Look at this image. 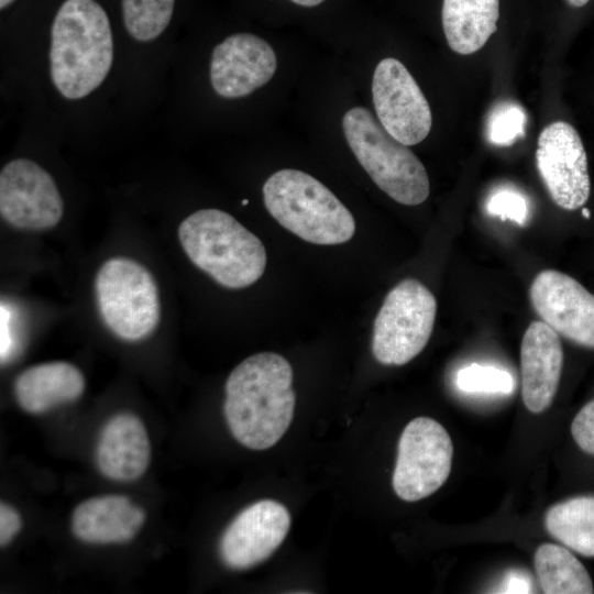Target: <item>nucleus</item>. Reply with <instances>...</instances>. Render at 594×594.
Wrapping results in <instances>:
<instances>
[{"mask_svg": "<svg viewBox=\"0 0 594 594\" xmlns=\"http://www.w3.org/2000/svg\"><path fill=\"white\" fill-rule=\"evenodd\" d=\"M276 66V54L265 40L251 33H235L213 48L210 81L219 96L240 98L270 81Z\"/></svg>", "mask_w": 594, "mask_h": 594, "instance_id": "4468645a", "label": "nucleus"}, {"mask_svg": "<svg viewBox=\"0 0 594 594\" xmlns=\"http://www.w3.org/2000/svg\"><path fill=\"white\" fill-rule=\"evenodd\" d=\"M373 103L382 127L405 145L424 141L430 132L429 103L408 69L398 59H382L373 75Z\"/></svg>", "mask_w": 594, "mask_h": 594, "instance_id": "9d476101", "label": "nucleus"}, {"mask_svg": "<svg viewBox=\"0 0 594 594\" xmlns=\"http://www.w3.org/2000/svg\"><path fill=\"white\" fill-rule=\"evenodd\" d=\"M498 18L499 0H443V32L458 54L481 50L496 32Z\"/></svg>", "mask_w": 594, "mask_h": 594, "instance_id": "6ab92c4d", "label": "nucleus"}, {"mask_svg": "<svg viewBox=\"0 0 594 594\" xmlns=\"http://www.w3.org/2000/svg\"><path fill=\"white\" fill-rule=\"evenodd\" d=\"M22 520L19 513L6 503L0 504V544L7 546L20 531Z\"/></svg>", "mask_w": 594, "mask_h": 594, "instance_id": "bb28decb", "label": "nucleus"}, {"mask_svg": "<svg viewBox=\"0 0 594 594\" xmlns=\"http://www.w3.org/2000/svg\"><path fill=\"white\" fill-rule=\"evenodd\" d=\"M146 518L144 509L124 495L81 502L73 512L74 536L88 543H122L135 537Z\"/></svg>", "mask_w": 594, "mask_h": 594, "instance_id": "f3484780", "label": "nucleus"}, {"mask_svg": "<svg viewBox=\"0 0 594 594\" xmlns=\"http://www.w3.org/2000/svg\"><path fill=\"white\" fill-rule=\"evenodd\" d=\"M534 585L530 576L519 570L509 571L498 586L497 593H532Z\"/></svg>", "mask_w": 594, "mask_h": 594, "instance_id": "cd10ccee", "label": "nucleus"}, {"mask_svg": "<svg viewBox=\"0 0 594 594\" xmlns=\"http://www.w3.org/2000/svg\"><path fill=\"white\" fill-rule=\"evenodd\" d=\"M345 140L373 182L392 199L416 206L430 191L427 170L407 145L395 140L364 107H354L342 119Z\"/></svg>", "mask_w": 594, "mask_h": 594, "instance_id": "39448f33", "label": "nucleus"}, {"mask_svg": "<svg viewBox=\"0 0 594 594\" xmlns=\"http://www.w3.org/2000/svg\"><path fill=\"white\" fill-rule=\"evenodd\" d=\"M113 40L106 11L95 0H66L51 29L50 70L56 89L67 99L92 92L107 77Z\"/></svg>", "mask_w": 594, "mask_h": 594, "instance_id": "f03ea898", "label": "nucleus"}, {"mask_svg": "<svg viewBox=\"0 0 594 594\" xmlns=\"http://www.w3.org/2000/svg\"><path fill=\"white\" fill-rule=\"evenodd\" d=\"M14 0H0V8L1 9H4L7 8L9 4H11Z\"/></svg>", "mask_w": 594, "mask_h": 594, "instance_id": "7c9ffc66", "label": "nucleus"}, {"mask_svg": "<svg viewBox=\"0 0 594 594\" xmlns=\"http://www.w3.org/2000/svg\"><path fill=\"white\" fill-rule=\"evenodd\" d=\"M437 301L419 280L406 278L394 286L374 320L372 352L385 365H404L427 345Z\"/></svg>", "mask_w": 594, "mask_h": 594, "instance_id": "0eeeda50", "label": "nucleus"}, {"mask_svg": "<svg viewBox=\"0 0 594 594\" xmlns=\"http://www.w3.org/2000/svg\"><path fill=\"white\" fill-rule=\"evenodd\" d=\"M582 215L584 216V218L588 219L591 216V212L587 208H582Z\"/></svg>", "mask_w": 594, "mask_h": 594, "instance_id": "2f4dec72", "label": "nucleus"}, {"mask_svg": "<svg viewBox=\"0 0 594 594\" xmlns=\"http://www.w3.org/2000/svg\"><path fill=\"white\" fill-rule=\"evenodd\" d=\"M490 215L499 217L502 220H512L524 226L528 217V204L526 198L518 191L502 189L494 193L486 202Z\"/></svg>", "mask_w": 594, "mask_h": 594, "instance_id": "393cba45", "label": "nucleus"}, {"mask_svg": "<svg viewBox=\"0 0 594 594\" xmlns=\"http://www.w3.org/2000/svg\"><path fill=\"white\" fill-rule=\"evenodd\" d=\"M271 216L285 229L314 244H340L355 232L349 209L322 183L298 169H280L263 185Z\"/></svg>", "mask_w": 594, "mask_h": 594, "instance_id": "20e7f679", "label": "nucleus"}, {"mask_svg": "<svg viewBox=\"0 0 594 594\" xmlns=\"http://www.w3.org/2000/svg\"><path fill=\"white\" fill-rule=\"evenodd\" d=\"M569 6L573 8H580L585 6L590 0H565Z\"/></svg>", "mask_w": 594, "mask_h": 594, "instance_id": "c756f323", "label": "nucleus"}, {"mask_svg": "<svg viewBox=\"0 0 594 594\" xmlns=\"http://www.w3.org/2000/svg\"><path fill=\"white\" fill-rule=\"evenodd\" d=\"M288 509L279 502L262 499L242 509L229 524L219 543L222 562L246 570L267 560L286 538Z\"/></svg>", "mask_w": 594, "mask_h": 594, "instance_id": "f8f14e48", "label": "nucleus"}, {"mask_svg": "<svg viewBox=\"0 0 594 594\" xmlns=\"http://www.w3.org/2000/svg\"><path fill=\"white\" fill-rule=\"evenodd\" d=\"M293 369L274 352L251 355L237 365L226 382L223 413L238 442L265 450L287 431L295 410Z\"/></svg>", "mask_w": 594, "mask_h": 594, "instance_id": "f257e3e1", "label": "nucleus"}, {"mask_svg": "<svg viewBox=\"0 0 594 594\" xmlns=\"http://www.w3.org/2000/svg\"><path fill=\"white\" fill-rule=\"evenodd\" d=\"M84 391L85 377L80 370L63 361L30 366L13 384L18 404L30 414H43L74 402Z\"/></svg>", "mask_w": 594, "mask_h": 594, "instance_id": "a211bd4d", "label": "nucleus"}, {"mask_svg": "<svg viewBox=\"0 0 594 594\" xmlns=\"http://www.w3.org/2000/svg\"><path fill=\"white\" fill-rule=\"evenodd\" d=\"M248 202H249V200H248V199H244V200L242 201V205H246Z\"/></svg>", "mask_w": 594, "mask_h": 594, "instance_id": "473e14b6", "label": "nucleus"}, {"mask_svg": "<svg viewBox=\"0 0 594 594\" xmlns=\"http://www.w3.org/2000/svg\"><path fill=\"white\" fill-rule=\"evenodd\" d=\"M290 1L301 7H316L322 3L324 0H290Z\"/></svg>", "mask_w": 594, "mask_h": 594, "instance_id": "c85d7f7f", "label": "nucleus"}, {"mask_svg": "<svg viewBox=\"0 0 594 594\" xmlns=\"http://www.w3.org/2000/svg\"><path fill=\"white\" fill-rule=\"evenodd\" d=\"M97 308L105 326L124 341L148 337L161 318L156 282L141 263L123 256L106 261L95 283Z\"/></svg>", "mask_w": 594, "mask_h": 594, "instance_id": "423d86ee", "label": "nucleus"}, {"mask_svg": "<svg viewBox=\"0 0 594 594\" xmlns=\"http://www.w3.org/2000/svg\"><path fill=\"white\" fill-rule=\"evenodd\" d=\"M64 204L53 177L28 158L9 162L0 173V213L11 227L41 231L62 219Z\"/></svg>", "mask_w": 594, "mask_h": 594, "instance_id": "1a4fd4ad", "label": "nucleus"}, {"mask_svg": "<svg viewBox=\"0 0 594 594\" xmlns=\"http://www.w3.org/2000/svg\"><path fill=\"white\" fill-rule=\"evenodd\" d=\"M150 461L151 443L142 420L131 413L112 416L102 427L96 448L101 474L113 481H135Z\"/></svg>", "mask_w": 594, "mask_h": 594, "instance_id": "dca6fc26", "label": "nucleus"}, {"mask_svg": "<svg viewBox=\"0 0 594 594\" xmlns=\"http://www.w3.org/2000/svg\"><path fill=\"white\" fill-rule=\"evenodd\" d=\"M526 122V112L519 105L510 101L498 103L487 120V139L496 145H510L525 134Z\"/></svg>", "mask_w": 594, "mask_h": 594, "instance_id": "b1692460", "label": "nucleus"}, {"mask_svg": "<svg viewBox=\"0 0 594 594\" xmlns=\"http://www.w3.org/2000/svg\"><path fill=\"white\" fill-rule=\"evenodd\" d=\"M562 366L559 334L544 321L531 322L520 346L521 394L529 411L540 414L551 405Z\"/></svg>", "mask_w": 594, "mask_h": 594, "instance_id": "2eb2a0df", "label": "nucleus"}, {"mask_svg": "<svg viewBox=\"0 0 594 594\" xmlns=\"http://www.w3.org/2000/svg\"><path fill=\"white\" fill-rule=\"evenodd\" d=\"M534 309L558 334L594 349V295L556 270L540 272L530 290Z\"/></svg>", "mask_w": 594, "mask_h": 594, "instance_id": "ddd939ff", "label": "nucleus"}, {"mask_svg": "<svg viewBox=\"0 0 594 594\" xmlns=\"http://www.w3.org/2000/svg\"><path fill=\"white\" fill-rule=\"evenodd\" d=\"M536 575L546 594H592L591 576L569 549L543 543L534 557Z\"/></svg>", "mask_w": 594, "mask_h": 594, "instance_id": "412c9836", "label": "nucleus"}, {"mask_svg": "<svg viewBox=\"0 0 594 594\" xmlns=\"http://www.w3.org/2000/svg\"><path fill=\"white\" fill-rule=\"evenodd\" d=\"M571 435L582 451L594 455V399L584 405L574 417Z\"/></svg>", "mask_w": 594, "mask_h": 594, "instance_id": "a878e982", "label": "nucleus"}, {"mask_svg": "<svg viewBox=\"0 0 594 594\" xmlns=\"http://www.w3.org/2000/svg\"><path fill=\"white\" fill-rule=\"evenodd\" d=\"M455 383L462 392L475 394H509L514 388L513 377L507 371L477 363L459 370Z\"/></svg>", "mask_w": 594, "mask_h": 594, "instance_id": "5701e85b", "label": "nucleus"}, {"mask_svg": "<svg viewBox=\"0 0 594 594\" xmlns=\"http://www.w3.org/2000/svg\"><path fill=\"white\" fill-rule=\"evenodd\" d=\"M178 239L189 260L223 287H248L265 271L261 240L222 210L195 211L179 224Z\"/></svg>", "mask_w": 594, "mask_h": 594, "instance_id": "7ed1b4c3", "label": "nucleus"}, {"mask_svg": "<svg viewBox=\"0 0 594 594\" xmlns=\"http://www.w3.org/2000/svg\"><path fill=\"white\" fill-rule=\"evenodd\" d=\"M175 0H121L123 22L140 42L160 36L170 22Z\"/></svg>", "mask_w": 594, "mask_h": 594, "instance_id": "4be33fe9", "label": "nucleus"}, {"mask_svg": "<svg viewBox=\"0 0 594 594\" xmlns=\"http://www.w3.org/2000/svg\"><path fill=\"white\" fill-rule=\"evenodd\" d=\"M453 443L435 419L417 417L402 432L393 473V488L406 502L426 498L449 477Z\"/></svg>", "mask_w": 594, "mask_h": 594, "instance_id": "6e6552de", "label": "nucleus"}, {"mask_svg": "<svg viewBox=\"0 0 594 594\" xmlns=\"http://www.w3.org/2000/svg\"><path fill=\"white\" fill-rule=\"evenodd\" d=\"M539 174L557 206L576 210L591 193L587 157L576 130L564 121L548 124L538 138Z\"/></svg>", "mask_w": 594, "mask_h": 594, "instance_id": "9b49d317", "label": "nucleus"}, {"mask_svg": "<svg viewBox=\"0 0 594 594\" xmlns=\"http://www.w3.org/2000/svg\"><path fill=\"white\" fill-rule=\"evenodd\" d=\"M547 531L566 548L594 558V495L569 498L544 516Z\"/></svg>", "mask_w": 594, "mask_h": 594, "instance_id": "aec40b11", "label": "nucleus"}]
</instances>
